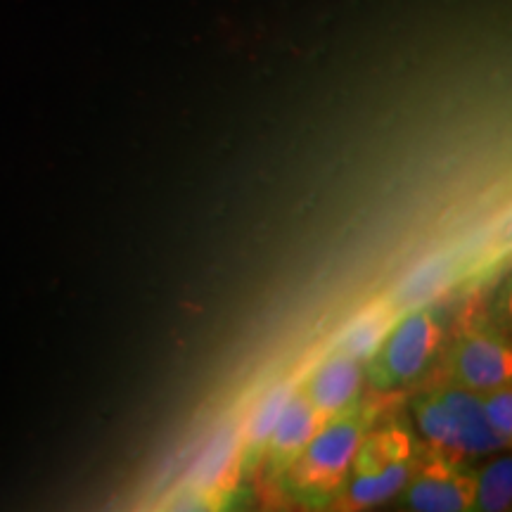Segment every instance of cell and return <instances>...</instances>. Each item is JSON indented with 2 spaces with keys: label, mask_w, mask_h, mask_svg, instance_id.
<instances>
[{
  "label": "cell",
  "mask_w": 512,
  "mask_h": 512,
  "mask_svg": "<svg viewBox=\"0 0 512 512\" xmlns=\"http://www.w3.org/2000/svg\"><path fill=\"white\" fill-rule=\"evenodd\" d=\"M363 441V422L351 415L325 420L304 451L292 460L294 484L309 491H330L347 475Z\"/></svg>",
  "instance_id": "6da1fadb"
},
{
  "label": "cell",
  "mask_w": 512,
  "mask_h": 512,
  "mask_svg": "<svg viewBox=\"0 0 512 512\" xmlns=\"http://www.w3.org/2000/svg\"><path fill=\"white\" fill-rule=\"evenodd\" d=\"M437 339V323L427 311H415L411 316L401 318L387 332V337L373 356L370 375H373L375 384L396 387V384L420 375V370L425 368L434 347H437Z\"/></svg>",
  "instance_id": "7a4b0ae2"
},
{
  "label": "cell",
  "mask_w": 512,
  "mask_h": 512,
  "mask_svg": "<svg viewBox=\"0 0 512 512\" xmlns=\"http://www.w3.org/2000/svg\"><path fill=\"white\" fill-rule=\"evenodd\" d=\"M441 403L451 415L453 425V446L451 453H463V456H482V453L496 451L503 446V437H498L494 427L486 420L482 401L472 392L463 389H451V392L439 394Z\"/></svg>",
  "instance_id": "3957f363"
},
{
  "label": "cell",
  "mask_w": 512,
  "mask_h": 512,
  "mask_svg": "<svg viewBox=\"0 0 512 512\" xmlns=\"http://www.w3.org/2000/svg\"><path fill=\"white\" fill-rule=\"evenodd\" d=\"M358 387H361V368L356 358L347 354L332 356L325 361L306 387V399H309L316 411L325 418L344 413L356 399Z\"/></svg>",
  "instance_id": "277c9868"
},
{
  "label": "cell",
  "mask_w": 512,
  "mask_h": 512,
  "mask_svg": "<svg viewBox=\"0 0 512 512\" xmlns=\"http://www.w3.org/2000/svg\"><path fill=\"white\" fill-rule=\"evenodd\" d=\"M240 451L242 434L238 427H221V430L207 441V446L202 448L195 465L190 467V489L200 496H211L219 489H223V486L230 482V477H233L235 467H238Z\"/></svg>",
  "instance_id": "5b68a950"
},
{
  "label": "cell",
  "mask_w": 512,
  "mask_h": 512,
  "mask_svg": "<svg viewBox=\"0 0 512 512\" xmlns=\"http://www.w3.org/2000/svg\"><path fill=\"white\" fill-rule=\"evenodd\" d=\"M456 373L472 392H494L510 377V354L489 337H472L460 344Z\"/></svg>",
  "instance_id": "8992f818"
},
{
  "label": "cell",
  "mask_w": 512,
  "mask_h": 512,
  "mask_svg": "<svg viewBox=\"0 0 512 512\" xmlns=\"http://www.w3.org/2000/svg\"><path fill=\"white\" fill-rule=\"evenodd\" d=\"M325 420L328 418L316 411V406L306 399V394H292V399L287 401L285 411L280 415L278 425H275L271 439L266 444L271 448L275 463H292L313 439V434L325 425Z\"/></svg>",
  "instance_id": "52a82bcc"
},
{
  "label": "cell",
  "mask_w": 512,
  "mask_h": 512,
  "mask_svg": "<svg viewBox=\"0 0 512 512\" xmlns=\"http://www.w3.org/2000/svg\"><path fill=\"white\" fill-rule=\"evenodd\" d=\"M475 484L463 475L448 470L425 472L411 489L406 503L420 512H458L470 508Z\"/></svg>",
  "instance_id": "ba28073f"
},
{
  "label": "cell",
  "mask_w": 512,
  "mask_h": 512,
  "mask_svg": "<svg viewBox=\"0 0 512 512\" xmlns=\"http://www.w3.org/2000/svg\"><path fill=\"white\" fill-rule=\"evenodd\" d=\"M408 482V460L394 458L377 472H356L349 484V503L356 508H368L392 498Z\"/></svg>",
  "instance_id": "9c48e42d"
},
{
  "label": "cell",
  "mask_w": 512,
  "mask_h": 512,
  "mask_svg": "<svg viewBox=\"0 0 512 512\" xmlns=\"http://www.w3.org/2000/svg\"><path fill=\"white\" fill-rule=\"evenodd\" d=\"M292 394H294L292 384L285 382V384H278V387H273L264 399L256 403V408L252 411V415H249L245 425V437H242V446L247 448L249 460L259 456V453L266 448L275 425H278L280 415L285 411L287 401L292 399Z\"/></svg>",
  "instance_id": "30bf717a"
},
{
  "label": "cell",
  "mask_w": 512,
  "mask_h": 512,
  "mask_svg": "<svg viewBox=\"0 0 512 512\" xmlns=\"http://www.w3.org/2000/svg\"><path fill=\"white\" fill-rule=\"evenodd\" d=\"M389 330H392V316L382 306H375V309L363 311L349 325L347 332L339 339V349H342V354L356 358V361L373 358Z\"/></svg>",
  "instance_id": "8fae6325"
},
{
  "label": "cell",
  "mask_w": 512,
  "mask_h": 512,
  "mask_svg": "<svg viewBox=\"0 0 512 512\" xmlns=\"http://www.w3.org/2000/svg\"><path fill=\"white\" fill-rule=\"evenodd\" d=\"M448 275H451V266H448V259L439 256V259L425 261L418 271L408 275L406 283L399 287L396 292V304L403 306V309H415V306H422L430 299L437 297V294L444 290L448 283Z\"/></svg>",
  "instance_id": "7c38bea8"
},
{
  "label": "cell",
  "mask_w": 512,
  "mask_h": 512,
  "mask_svg": "<svg viewBox=\"0 0 512 512\" xmlns=\"http://www.w3.org/2000/svg\"><path fill=\"white\" fill-rule=\"evenodd\" d=\"M512 496V463L510 458L496 460L489 465L475 484V496L472 503H477L479 510L486 512H501L510 508Z\"/></svg>",
  "instance_id": "4fadbf2b"
},
{
  "label": "cell",
  "mask_w": 512,
  "mask_h": 512,
  "mask_svg": "<svg viewBox=\"0 0 512 512\" xmlns=\"http://www.w3.org/2000/svg\"><path fill=\"white\" fill-rule=\"evenodd\" d=\"M418 422L422 427V432L427 434V439L432 444H437L439 448H446L451 451L453 446V425H451V415H448L446 406L441 403L439 396L434 399L422 401L418 406Z\"/></svg>",
  "instance_id": "5bb4252c"
},
{
  "label": "cell",
  "mask_w": 512,
  "mask_h": 512,
  "mask_svg": "<svg viewBox=\"0 0 512 512\" xmlns=\"http://www.w3.org/2000/svg\"><path fill=\"white\" fill-rule=\"evenodd\" d=\"M486 420L489 425L494 427V432L498 437L508 439L512 432V394L510 389L498 387L494 389V396H489V401L482 403Z\"/></svg>",
  "instance_id": "9a60e30c"
}]
</instances>
